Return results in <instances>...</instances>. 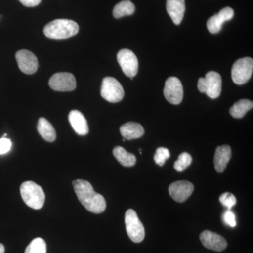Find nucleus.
<instances>
[{"mask_svg": "<svg viewBox=\"0 0 253 253\" xmlns=\"http://www.w3.org/2000/svg\"><path fill=\"white\" fill-rule=\"evenodd\" d=\"M73 187L78 200L89 212L99 214L106 208V200L102 195L97 194L89 181L83 179L73 181Z\"/></svg>", "mask_w": 253, "mask_h": 253, "instance_id": "1", "label": "nucleus"}, {"mask_svg": "<svg viewBox=\"0 0 253 253\" xmlns=\"http://www.w3.org/2000/svg\"><path fill=\"white\" fill-rule=\"evenodd\" d=\"M79 31L77 23L68 19H56L46 25L44 35L54 40L67 39L76 36Z\"/></svg>", "mask_w": 253, "mask_h": 253, "instance_id": "2", "label": "nucleus"}, {"mask_svg": "<svg viewBox=\"0 0 253 253\" xmlns=\"http://www.w3.org/2000/svg\"><path fill=\"white\" fill-rule=\"evenodd\" d=\"M21 197L26 204L33 209L39 210L43 207L45 194L41 186L32 181H25L21 184Z\"/></svg>", "mask_w": 253, "mask_h": 253, "instance_id": "3", "label": "nucleus"}, {"mask_svg": "<svg viewBox=\"0 0 253 253\" xmlns=\"http://www.w3.org/2000/svg\"><path fill=\"white\" fill-rule=\"evenodd\" d=\"M222 81L220 75L214 71H210L206 78H200L198 82V89L206 93L211 99H217L221 94Z\"/></svg>", "mask_w": 253, "mask_h": 253, "instance_id": "4", "label": "nucleus"}, {"mask_svg": "<svg viewBox=\"0 0 253 253\" xmlns=\"http://www.w3.org/2000/svg\"><path fill=\"white\" fill-rule=\"evenodd\" d=\"M126 231L129 239L133 242L139 244L144 241L145 229L141 221L139 220L137 214L134 210L129 209L125 216Z\"/></svg>", "mask_w": 253, "mask_h": 253, "instance_id": "5", "label": "nucleus"}, {"mask_svg": "<svg viewBox=\"0 0 253 253\" xmlns=\"http://www.w3.org/2000/svg\"><path fill=\"white\" fill-rule=\"evenodd\" d=\"M253 71L252 58L245 57L237 60L231 69V78L236 84H244L251 79Z\"/></svg>", "mask_w": 253, "mask_h": 253, "instance_id": "6", "label": "nucleus"}, {"mask_svg": "<svg viewBox=\"0 0 253 253\" xmlns=\"http://www.w3.org/2000/svg\"><path fill=\"white\" fill-rule=\"evenodd\" d=\"M101 95L109 102L118 103L122 101L125 91L123 86L116 78L106 77L101 84Z\"/></svg>", "mask_w": 253, "mask_h": 253, "instance_id": "7", "label": "nucleus"}, {"mask_svg": "<svg viewBox=\"0 0 253 253\" xmlns=\"http://www.w3.org/2000/svg\"><path fill=\"white\" fill-rule=\"evenodd\" d=\"M117 59L123 73L126 76L132 79L137 74L139 62L136 55L131 50L121 49L118 53Z\"/></svg>", "mask_w": 253, "mask_h": 253, "instance_id": "8", "label": "nucleus"}, {"mask_svg": "<svg viewBox=\"0 0 253 253\" xmlns=\"http://www.w3.org/2000/svg\"><path fill=\"white\" fill-rule=\"evenodd\" d=\"M49 84L51 89L58 91H71L76 88L74 76L70 73H55L50 78Z\"/></svg>", "mask_w": 253, "mask_h": 253, "instance_id": "9", "label": "nucleus"}, {"mask_svg": "<svg viewBox=\"0 0 253 253\" xmlns=\"http://www.w3.org/2000/svg\"><path fill=\"white\" fill-rule=\"evenodd\" d=\"M165 97L172 104L178 105L180 104L184 96L182 84L179 78L170 77L168 78L165 84Z\"/></svg>", "mask_w": 253, "mask_h": 253, "instance_id": "10", "label": "nucleus"}, {"mask_svg": "<svg viewBox=\"0 0 253 253\" xmlns=\"http://www.w3.org/2000/svg\"><path fill=\"white\" fill-rule=\"evenodd\" d=\"M16 59L18 67L23 73L31 75L38 70V59L31 51L26 49L20 50L16 54Z\"/></svg>", "mask_w": 253, "mask_h": 253, "instance_id": "11", "label": "nucleus"}, {"mask_svg": "<svg viewBox=\"0 0 253 253\" xmlns=\"http://www.w3.org/2000/svg\"><path fill=\"white\" fill-rule=\"evenodd\" d=\"M194 191V184L188 181H175L169 186V195L178 203L186 201Z\"/></svg>", "mask_w": 253, "mask_h": 253, "instance_id": "12", "label": "nucleus"}, {"mask_svg": "<svg viewBox=\"0 0 253 253\" xmlns=\"http://www.w3.org/2000/svg\"><path fill=\"white\" fill-rule=\"evenodd\" d=\"M200 239L205 247L217 252H221L227 247V242L224 238L211 231H203Z\"/></svg>", "mask_w": 253, "mask_h": 253, "instance_id": "13", "label": "nucleus"}, {"mask_svg": "<svg viewBox=\"0 0 253 253\" xmlns=\"http://www.w3.org/2000/svg\"><path fill=\"white\" fill-rule=\"evenodd\" d=\"M234 16V10L231 7L221 9L218 14H214L208 19L207 28L210 33L216 34L221 31L223 24L226 21H230Z\"/></svg>", "mask_w": 253, "mask_h": 253, "instance_id": "14", "label": "nucleus"}, {"mask_svg": "<svg viewBox=\"0 0 253 253\" xmlns=\"http://www.w3.org/2000/svg\"><path fill=\"white\" fill-rule=\"evenodd\" d=\"M166 9L175 25L180 24L185 12L184 0H167Z\"/></svg>", "mask_w": 253, "mask_h": 253, "instance_id": "15", "label": "nucleus"}, {"mask_svg": "<svg viewBox=\"0 0 253 253\" xmlns=\"http://www.w3.org/2000/svg\"><path fill=\"white\" fill-rule=\"evenodd\" d=\"M68 121L73 129L79 135H86L89 132V126L86 118L81 111L73 110L68 115Z\"/></svg>", "mask_w": 253, "mask_h": 253, "instance_id": "16", "label": "nucleus"}, {"mask_svg": "<svg viewBox=\"0 0 253 253\" xmlns=\"http://www.w3.org/2000/svg\"><path fill=\"white\" fill-rule=\"evenodd\" d=\"M231 157V149L229 145L218 146L214 154V164L217 172H224Z\"/></svg>", "mask_w": 253, "mask_h": 253, "instance_id": "17", "label": "nucleus"}, {"mask_svg": "<svg viewBox=\"0 0 253 253\" xmlns=\"http://www.w3.org/2000/svg\"><path fill=\"white\" fill-rule=\"evenodd\" d=\"M120 131L123 138L127 140L139 139L144 134V129L142 126L139 123L134 122L125 123L120 128Z\"/></svg>", "mask_w": 253, "mask_h": 253, "instance_id": "18", "label": "nucleus"}, {"mask_svg": "<svg viewBox=\"0 0 253 253\" xmlns=\"http://www.w3.org/2000/svg\"><path fill=\"white\" fill-rule=\"evenodd\" d=\"M38 131L46 141L53 142L56 139V133L54 126L44 118H41L38 121Z\"/></svg>", "mask_w": 253, "mask_h": 253, "instance_id": "19", "label": "nucleus"}, {"mask_svg": "<svg viewBox=\"0 0 253 253\" xmlns=\"http://www.w3.org/2000/svg\"><path fill=\"white\" fill-rule=\"evenodd\" d=\"M113 154L118 162L125 167H132L136 164V156L121 146H116L113 150Z\"/></svg>", "mask_w": 253, "mask_h": 253, "instance_id": "20", "label": "nucleus"}, {"mask_svg": "<svg viewBox=\"0 0 253 253\" xmlns=\"http://www.w3.org/2000/svg\"><path fill=\"white\" fill-rule=\"evenodd\" d=\"M253 103L249 99H241L231 106L229 112L232 117L235 118H244L248 111L253 109Z\"/></svg>", "mask_w": 253, "mask_h": 253, "instance_id": "21", "label": "nucleus"}, {"mask_svg": "<svg viewBox=\"0 0 253 253\" xmlns=\"http://www.w3.org/2000/svg\"><path fill=\"white\" fill-rule=\"evenodd\" d=\"M135 11V6L129 0H123L115 6L113 14L116 18H121L123 16H130Z\"/></svg>", "mask_w": 253, "mask_h": 253, "instance_id": "22", "label": "nucleus"}, {"mask_svg": "<svg viewBox=\"0 0 253 253\" xmlns=\"http://www.w3.org/2000/svg\"><path fill=\"white\" fill-rule=\"evenodd\" d=\"M25 253H46L45 241L41 238H36L28 245Z\"/></svg>", "mask_w": 253, "mask_h": 253, "instance_id": "23", "label": "nucleus"}, {"mask_svg": "<svg viewBox=\"0 0 253 253\" xmlns=\"http://www.w3.org/2000/svg\"><path fill=\"white\" fill-rule=\"evenodd\" d=\"M192 163V157L188 153L184 152L181 154L178 158L177 161L174 164V169L177 172H181L185 170Z\"/></svg>", "mask_w": 253, "mask_h": 253, "instance_id": "24", "label": "nucleus"}, {"mask_svg": "<svg viewBox=\"0 0 253 253\" xmlns=\"http://www.w3.org/2000/svg\"><path fill=\"white\" fill-rule=\"evenodd\" d=\"M170 157L169 150L164 147H159L156 149L154 156V161L159 166H163L166 163V160Z\"/></svg>", "mask_w": 253, "mask_h": 253, "instance_id": "25", "label": "nucleus"}, {"mask_svg": "<svg viewBox=\"0 0 253 253\" xmlns=\"http://www.w3.org/2000/svg\"><path fill=\"white\" fill-rule=\"evenodd\" d=\"M219 201L228 210H231L236 204L235 196L229 192H226L221 194L220 197H219Z\"/></svg>", "mask_w": 253, "mask_h": 253, "instance_id": "26", "label": "nucleus"}, {"mask_svg": "<svg viewBox=\"0 0 253 253\" xmlns=\"http://www.w3.org/2000/svg\"><path fill=\"white\" fill-rule=\"evenodd\" d=\"M223 220L225 224L231 227H234L236 225L235 214L232 211H231V210H228L224 212V215H223Z\"/></svg>", "mask_w": 253, "mask_h": 253, "instance_id": "27", "label": "nucleus"}, {"mask_svg": "<svg viewBox=\"0 0 253 253\" xmlns=\"http://www.w3.org/2000/svg\"><path fill=\"white\" fill-rule=\"evenodd\" d=\"M11 141L9 139L3 137L0 139V155L9 152L11 148Z\"/></svg>", "mask_w": 253, "mask_h": 253, "instance_id": "28", "label": "nucleus"}, {"mask_svg": "<svg viewBox=\"0 0 253 253\" xmlns=\"http://www.w3.org/2000/svg\"><path fill=\"white\" fill-rule=\"evenodd\" d=\"M20 2L27 7H34L41 4L42 0H19Z\"/></svg>", "mask_w": 253, "mask_h": 253, "instance_id": "29", "label": "nucleus"}, {"mask_svg": "<svg viewBox=\"0 0 253 253\" xmlns=\"http://www.w3.org/2000/svg\"><path fill=\"white\" fill-rule=\"evenodd\" d=\"M5 249L4 245L0 244V253H4Z\"/></svg>", "mask_w": 253, "mask_h": 253, "instance_id": "30", "label": "nucleus"}]
</instances>
